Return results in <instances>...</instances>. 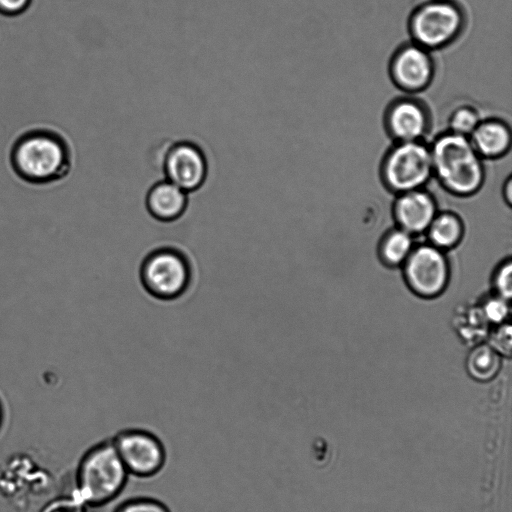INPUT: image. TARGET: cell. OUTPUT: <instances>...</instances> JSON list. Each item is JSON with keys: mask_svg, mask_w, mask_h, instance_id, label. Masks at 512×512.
Instances as JSON below:
<instances>
[{"mask_svg": "<svg viewBox=\"0 0 512 512\" xmlns=\"http://www.w3.org/2000/svg\"><path fill=\"white\" fill-rule=\"evenodd\" d=\"M467 17L456 0H422L408 19L411 41L429 51L447 48L464 33Z\"/></svg>", "mask_w": 512, "mask_h": 512, "instance_id": "3", "label": "cell"}, {"mask_svg": "<svg viewBox=\"0 0 512 512\" xmlns=\"http://www.w3.org/2000/svg\"><path fill=\"white\" fill-rule=\"evenodd\" d=\"M13 165L22 178L46 183L64 176L70 164L67 146L51 132H31L15 145Z\"/></svg>", "mask_w": 512, "mask_h": 512, "instance_id": "4", "label": "cell"}, {"mask_svg": "<svg viewBox=\"0 0 512 512\" xmlns=\"http://www.w3.org/2000/svg\"><path fill=\"white\" fill-rule=\"evenodd\" d=\"M503 195H504L507 203L510 204L511 198H512V179L510 176L506 179V181L504 183Z\"/></svg>", "mask_w": 512, "mask_h": 512, "instance_id": "25", "label": "cell"}, {"mask_svg": "<svg viewBox=\"0 0 512 512\" xmlns=\"http://www.w3.org/2000/svg\"><path fill=\"white\" fill-rule=\"evenodd\" d=\"M492 340L495 350L509 354L511 345V330L509 324L500 327L494 334Z\"/></svg>", "mask_w": 512, "mask_h": 512, "instance_id": "23", "label": "cell"}, {"mask_svg": "<svg viewBox=\"0 0 512 512\" xmlns=\"http://www.w3.org/2000/svg\"><path fill=\"white\" fill-rule=\"evenodd\" d=\"M388 71L393 84L412 95L426 90L432 84L436 66L431 51L410 41L394 51Z\"/></svg>", "mask_w": 512, "mask_h": 512, "instance_id": "8", "label": "cell"}, {"mask_svg": "<svg viewBox=\"0 0 512 512\" xmlns=\"http://www.w3.org/2000/svg\"><path fill=\"white\" fill-rule=\"evenodd\" d=\"M88 508L72 490L48 501L39 512H87Z\"/></svg>", "mask_w": 512, "mask_h": 512, "instance_id": "20", "label": "cell"}, {"mask_svg": "<svg viewBox=\"0 0 512 512\" xmlns=\"http://www.w3.org/2000/svg\"><path fill=\"white\" fill-rule=\"evenodd\" d=\"M129 477L108 438L92 445L81 456L73 491L88 509H101L122 494Z\"/></svg>", "mask_w": 512, "mask_h": 512, "instance_id": "1", "label": "cell"}, {"mask_svg": "<svg viewBox=\"0 0 512 512\" xmlns=\"http://www.w3.org/2000/svg\"><path fill=\"white\" fill-rule=\"evenodd\" d=\"M188 193L168 180L154 184L145 197L148 213L160 222H172L183 215L188 205Z\"/></svg>", "mask_w": 512, "mask_h": 512, "instance_id": "14", "label": "cell"}, {"mask_svg": "<svg viewBox=\"0 0 512 512\" xmlns=\"http://www.w3.org/2000/svg\"><path fill=\"white\" fill-rule=\"evenodd\" d=\"M498 364L495 352L487 347L474 350L468 360L470 373L478 379L490 378L497 371Z\"/></svg>", "mask_w": 512, "mask_h": 512, "instance_id": "18", "label": "cell"}, {"mask_svg": "<svg viewBox=\"0 0 512 512\" xmlns=\"http://www.w3.org/2000/svg\"><path fill=\"white\" fill-rule=\"evenodd\" d=\"M508 311L507 301L499 296L489 299L484 306L486 317L494 323H501Z\"/></svg>", "mask_w": 512, "mask_h": 512, "instance_id": "22", "label": "cell"}, {"mask_svg": "<svg viewBox=\"0 0 512 512\" xmlns=\"http://www.w3.org/2000/svg\"><path fill=\"white\" fill-rule=\"evenodd\" d=\"M394 214L401 229L420 233L428 229L436 216L433 196L423 188L400 193L394 204Z\"/></svg>", "mask_w": 512, "mask_h": 512, "instance_id": "12", "label": "cell"}, {"mask_svg": "<svg viewBox=\"0 0 512 512\" xmlns=\"http://www.w3.org/2000/svg\"><path fill=\"white\" fill-rule=\"evenodd\" d=\"M31 0H0V12L15 15L24 11Z\"/></svg>", "mask_w": 512, "mask_h": 512, "instance_id": "24", "label": "cell"}, {"mask_svg": "<svg viewBox=\"0 0 512 512\" xmlns=\"http://www.w3.org/2000/svg\"><path fill=\"white\" fill-rule=\"evenodd\" d=\"M3 421H4V408H3V404L0 400V430L3 425Z\"/></svg>", "mask_w": 512, "mask_h": 512, "instance_id": "26", "label": "cell"}, {"mask_svg": "<svg viewBox=\"0 0 512 512\" xmlns=\"http://www.w3.org/2000/svg\"><path fill=\"white\" fill-rule=\"evenodd\" d=\"M494 286L499 297L508 301L512 293V267L507 261L498 268L494 277Z\"/></svg>", "mask_w": 512, "mask_h": 512, "instance_id": "21", "label": "cell"}, {"mask_svg": "<svg viewBox=\"0 0 512 512\" xmlns=\"http://www.w3.org/2000/svg\"><path fill=\"white\" fill-rule=\"evenodd\" d=\"M139 273L144 289L161 300L179 297L191 280L188 258L181 250L170 246H161L147 253Z\"/></svg>", "mask_w": 512, "mask_h": 512, "instance_id": "6", "label": "cell"}, {"mask_svg": "<svg viewBox=\"0 0 512 512\" xmlns=\"http://www.w3.org/2000/svg\"><path fill=\"white\" fill-rule=\"evenodd\" d=\"M433 177L449 193L467 197L484 184V160L475 152L469 137L451 131L438 134L429 145Z\"/></svg>", "mask_w": 512, "mask_h": 512, "instance_id": "2", "label": "cell"}, {"mask_svg": "<svg viewBox=\"0 0 512 512\" xmlns=\"http://www.w3.org/2000/svg\"><path fill=\"white\" fill-rule=\"evenodd\" d=\"M111 440L130 477L149 479L164 469L167 451L153 432L143 428H126L118 431Z\"/></svg>", "mask_w": 512, "mask_h": 512, "instance_id": "7", "label": "cell"}, {"mask_svg": "<svg viewBox=\"0 0 512 512\" xmlns=\"http://www.w3.org/2000/svg\"><path fill=\"white\" fill-rule=\"evenodd\" d=\"M463 226L461 220L453 213L436 214L428 227L429 239L437 248H450L461 239Z\"/></svg>", "mask_w": 512, "mask_h": 512, "instance_id": "15", "label": "cell"}, {"mask_svg": "<svg viewBox=\"0 0 512 512\" xmlns=\"http://www.w3.org/2000/svg\"><path fill=\"white\" fill-rule=\"evenodd\" d=\"M380 177L387 189L398 194L423 188L433 177L429 144L394 142L382 158Z\"/></svg>", "mask_w": 512, "mask_h": 512, "instance_id": "5", "label": "cell"}, {"mask_svg": "<svg viewBox=\"0 0 512 512\" xmlns=\"http://www.w3.org/2000/svg\"><path fill=\"white\" fill-rule=\"evenodd\" d=\"M412 237L403 229L391 231L381 245V255L389 265H399L407 259L412 251Z\"/></svg>", "mask_w": 512, "mask_h": 512, "instance_id": "16", "label": "cell"}, {"mask_svg": "<svg viewBox=\"0 0 512 512\" xmlns=\"http://www.w3.org/2000/svg\"><path fill=\"white\" fill-rule=\"evenodd\" d=\"M163 166L167 180L187 193L199 189L207 176L206 158L198 146L190 142L171 146Z\"/></svg>", "mask_w": 512, "mask_h": 512, "instance_id": "11", "label": "cell"}, {"mask_svg": "<svg viewBox=\"0 0 512 512\" xmlns=\"http://www.w3.org/2000/svg\"><path fill=\"white\" fill-rule=\"evenodd\" d=\"M386 133L394 142L422 141L432 127L427 104L412 95L393 99L383 116Z\"/></svg>", "mask_w": 512, "mask_h": 512, "instance_id": "9", "label": "cell"}, {"mask_svg": "<svg viewBox=\"0 0 512 512\" xmlns=\"http://www.w3.org/2000/svg\"><path fill=\"white\" fill-rule=\"evenodd\" d=\"M113 512H171V510L159 499L137 496L124 500Z\"/></svg>", "mask_w": 512, "mask_h": 512, "instance_id": "19", "label": "cell"}, {"mask_svg": "<svg viewBox=\"0 0 512 512\" xmlns=\"http://www.w3.org/2000/svg\"><path fill=\"white\" fill-rule=\"evenodd\" d=\"M475 152L483 160H496L510 151L512 132L509 124L498 117L482 118L469 136Z\"/></svg>", "mask_w": 512, "mask_h": 512, "instance_id": "13", "label": "cell"}, {"mask_svg": "<svg viewBox=\"0 0 512 512\" xmlns=\"http://www.w3.org/2000/svg\"><path fill=\"white\" fill-rule=\"evenodd\" d=\"M482 118L479 110L472 105H458L452 109L447 117V130L469 137Z\"/></svg>", "mask_w": 512, "mask_h": 512, "instance_id": "17", "label": "cell"}, {"mask_svg": "<svg viewBox=\"0 0 512 512\" xmlns=\"http://www.w3.org/2000/svg\"><path fill=\"white\" fill-rule=\"evenodd\" d=\"M404 272L411 289L424 297L441 293L449 277L447 261L439 248L433 245L412 249L405 260Z\"/></svg>", "mask_w": 512, "mask_h": 512, "instance_id": "10", "label": "cell"}]
</instances>
